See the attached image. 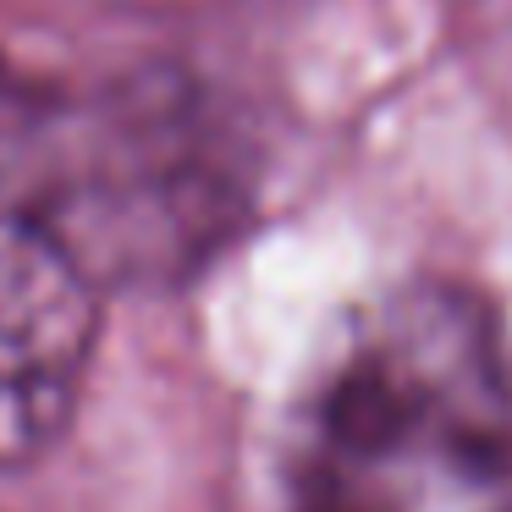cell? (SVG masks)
Instances as JSON below:
<instances>
[{
    "label": "cell",
    "instance_id": "3957f363",
    "mask_svg": "<svg viewBox=\"0 0 512 512\" xmlns=\"http://www.w3.org/2000/svg\"><path fill=\"white\" fill-rule=\"evenodd\" d=\"M100 342V281L0 188V468H28L78 408Z\"/></svg>",
    "mask_w": 512,
    "mask_h": 512
},
{
    "label": "cell",
    "instance_id": "7a4b0ae2",
    "mask_svg": "<svg viewBox=\"0 0 512 512\" xmlns=\"http://www.w3.org/2000/svg\"><path fill=\"white\" fill-rule=\"evenodd\" d=\"M39 188H6L83 259L94 281L188 265L232 215V177L160 105H122L50 155Z\"/></svg>",
    "mask_w": 512,
    "mask_h": 512
},
{
    "label": "cell",
    "instance_id": "6da1fadb",
    "mask_svg": "<svg viewBox=\"0 0 512 512\" xmlns=\"http://www.w3.org/2000/svg\"><path fill=\"white\" fill-rule=\"evenodd\" d=\"M270 512H512V331L419 281L369 303L287 413Z\"/></svg>",
    "mask_w": 512,
    "mask_h": 512
}]
</instances>
